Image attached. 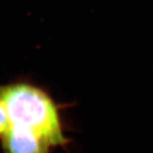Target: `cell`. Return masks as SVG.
<instances>
[{"instance_id": "cell-1", "label": "cell", "mask_w": 153, "mask_h": 153, "mask_svg": "<svg viewBox=\"0 0 153 153\" xmlns=\"http://www.w3.org/2000/svg\"><path fill=\"white\" fill-rule=\"evenodd\" d=\"M0 90L10 126L36 133L51 146L65 144L57 110L44 92L27 84L10 85Z\"/></svg>"}, {"instance_id": "cell-2", "label": "cell", "mask_w": 153, "mask_h": 153, "mask_svg": "<svg viewBox=\"0 0 153 153\" xmlns=\"http://www.w3.org/2000/svg\"><path fill=\"white\" fill-rule=\"evenodd\" d=\"M5 153H49V144L36 133L10 126L2 137Z\"/></svg>"}, {"instance_id": "cell-3", "label": "cell", "mask_w": 153, "mask_h": 153, "mask_svg": "<svg viewBox=\"0 0 153 153\" xmlns=\"http://www.w3.org/2000/svg\"><path fill=\"white\" fill-rule=\"evenodd\" d=\"M10 128V122L0 90V137L1 138L5 134L6 132L9 130Z\"/></svg>"}]
</instances>
